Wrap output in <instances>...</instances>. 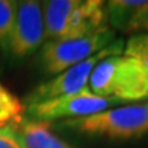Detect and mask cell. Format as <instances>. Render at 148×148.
Masks as SVG:
<instances>
[{
	"label": "cell",
	"mask_w": 148,
	"mask_h": 148,
	"mask_svg": "<svg viewBox=\"0 0 148 148\" xmlns=\"http://www.w3.org/2000/svg\"><path fill=\"white\" fill-rule=\"evenodd\" d=\"M45 42L42 7L36 0L16 1L15 22L10 41V55L23 59L34 53Z\"/></svg>",
	"instance_id": "7"
},
{
	"label": "cell",
	"mask_w": 148,
	"mask_h": 148,
	"mask_svg": "<svg viewBox=\"0 0 148 148\" xmlns=\"http://www.w3.org/2000/svg\"><path fill=\"white\" fill-rule=\"evenodd\" d=\"M16 1L0 0V52L10 55L11 34L15 22Z\"/></svg>",
	"instance_id": "10"
},
{
	"label": "cell",
	"mask_w": 148,
	"mask_h": 148,
	"mask_svg": "<svg viewBox=\"0 0 148 148\" xmlns=\"http://www.w3.org/2000/svg\"><path fill=\"white\" fill-rule=\"evenodd\" d=\"M115 40L116 34L110 26L84 37L49 40L40 48L38 63L44 73L58 75L74 64L100 52Z\"/></svg>",
	"instance_id": "4"
},
{
	"label": "cell",
	"mask_w": 148,
	"mask_h": 148,
	"mask_svg": "<svg viewBox=\"0 0 148 148\" xmlns=\"http://www.w3.org/2000/svg\"><path fill=\"white\" fill-rule=\"evenodd\" d=\"M148 0H111L106 3L108 26L116 32H126L133 16L140 8L147 4Z\"/></svg>",
	"instance_id": "9"
},
{
	"label": "cell",
	"mask_w": 148,
	"mask_h": 148,
	"mask_svg": "<svg viewBox=\"0 0 148 148\" xmlns=\"http://www.w3.org/2000/svg\"><path fill=\"white\" fill-rule=\"evenodd\" d=\"M60 126L86 136L133 140L148 133V110L145 103L111 107L89 116L62 121Z\"/></svg>",
	"instance_id": "3"
},
{
	"label": "cell",
	"mask_w": 148,
	"mask_h": 148,
	"mask_svg": "<svg viewBox=\"0 0 148 148\" xmlns=\"http://www.w3.org/2000/svg\"><path fill=\"white\" fill-rule=\"evenodd\" d=\"M0 148H23L11 123H0Z\"/></svg>",
	"instance_id": "13"
},
{
	"label": "cell",
	"mask_w": 148,
	"mask_h": 148,
	"mask_svg": "<svg viewBox=\"0 0 148 148\" xmlns=\"http://www.w3.org/2000/svg\"><path fill=\"white\" fill-rule=\"evenodd\" d=\"M10 123L18 133L23 148H74L53 132L51 122L34 121L22 115Z\"/></svg>",
	"instance_id": "8"
},
{
	"label": "cell",
	"mask_w": 148,
	"mask_h": 148,
	"mask_svg": "<svg viewBox=\"0 0 148 148\" xmlns=\"http://www.w3.org/2000/svg\"><path fill=\"white\" fill-rule=\"evenodd\" d=\"M123 47H125V41L121 38H116L112 44L101 49L100 52L71 66L70 69L55 75L52 79H49L47 82L40 84L27 95L25 106L89 89V79L96 64L101 62L103 59L123 53Z\"/></svg>",
	"instance_id": "5"
},
{
	"label": "cell",
	"mask_w": 148,
	"mask_h": 148,
	"mask_svg": "<svg viewBox=\"0 0 148 148\" xmlns=\"http://www.w3.org/2000/svg\"><path fill=\"white\" fill-rule=\"evenodd\" d=\"M123 55L138 60L148 70V33H137L125 41Z\"/></svg>",
	"instance_id": "12"
},
{
	"label": "cell",
	"mask_w": 148,
	"mask_h": 148,
	"mask_svg": "<svg viewBox=\"0 0 148 148\" xmlns=\"http://www.w3.org/2000/svg\"><path fill=\"white\" fill-rule=\"evenodd\" d=\"M89 89L97 96L121 101L148 99V70L127 55H114L96 64Z\"/></svg>",
	"instance_id": "2"
},
{
	"label": "cell",
	"mask_w": 148,
	"mask_h": 148,
	"mask_svg": "<svg viewBox=\"0 0 148 148\" xmlns=\"http://www.w3.org/2000/svg\"><path fill=\"white\" fill-rule=\"evenodd\" d=\"M41 7L47 41L84 37L108 27L101 0H48Z\"/></svg>",
	"instance_id": "1"
},
{
	"label": "cell",
	"mask_w": 148,
	"mask_h": 148,
	"mask_svg": "<svg viewBox=\"0 0 148 148\" xmlns=\"http://www.w3.org/2000/svg\"><path fill=\"white\" fill-rule=\"evenodd\" d=\"M25 104L0 84V123H10L21 118Z\"/></svg>",
	"instance_id": "11"
},
{
	"label": "cell",
	"mask_w": 148,
	"mask_h": 148,
	"mask_svg": "<svg viewBox=\"0 0 148 148\" xmlns=\"http://www.w3.org/2000/svg\"><path fill=\"white\" fill-rule=\"evenodd\" d=\"M145 106H147V110H148V103H145Z\"/></svg>",
	"instance_id": "15"
},
{
	"label": "cell",
	"mask_w": 148,
	"mask_h": 148,
	"mask_svg": "<svg viewBox=\"0 0 148 148\" xmlns=\"http://www.w3.org/2000/svg\"><path fill=\"white\" fill-rule=\"evenodd\" d=\"M116 103L118 101L95 95L90 89H85L78 93L59 96L55 99L25 106V111L27 118L34 121L52 122L56 119L67 121L101 112L111 108V106Z\"/></svg>",
	"instance_id": "6"
},
{
	"label": "cell",
	"mask_w": 148,
	"mask_h": 148,
	"mask_svg": "<svg viewBox=\"0 0 148 148\" xmlns=\"http://www.w3.org/2000/svg\"><path fill=\"white\" fill-rule=\"evenodd\" d=\"M126 34H137V33H148V1L143 8L137 11L133 16L129 26L126 27Z\"/></svg>",
	"instance_id": "14"
}]
</instances>
